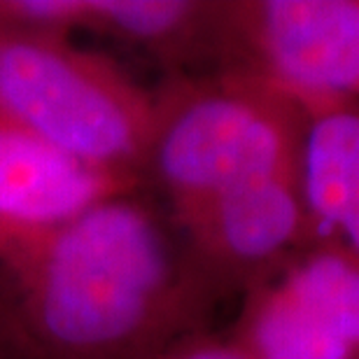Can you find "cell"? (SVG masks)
<instances>
[{"instance_id":"cell-1","label":"cell","mask_w":359,"mask_h":359,"mask_svg":"<svg viewBox=\"0 0 359 359\" xmlns=\"http://www.w3.org/2000/svg\"><path fill=\"white\" fill-rule=\"evenodd\" d=\"M210 306L173 222L138 191L0 266V332L28 359H149Z\"/></svg>"},{"instance_id":"cell-2","label":"cell","mask_w":359,"mask_h":359,"mask_svg":"<svg viewBox=\"0 0 359 359\" xmlns=\"http://www.w3.org/2000/svg\"><path fill=\"white\" fill-rule=\"evenodd\" d=\"M306 114L266 84L231 70L168 75L154 89L145 177L187 219L222 194L299 168Z\"/></svg>"},{"instance_id":"cell-3","label":"cell","mask_w":359,"mask_h":359,"mask_svg":"<svg viewBox=\"0 0 359 359\" xmlns=\"http://www.w3.org/2000/svg\"><path fill=\"white\" fill-rule=\"evenodd\" d=\"M0 112L89 166L145 177L154 91L70 35L0 24Z\"/></svg>"},{"instance_id":"cell-4","label":"cell","mask_w":359,"mask_h":359,"mask_svg":"<svg viewBox=\"0 0 359 359\" xmlns=\"http://www.w3.org/2000/svg\"><path fill=\"white\" fill-rule=\"evenodd\" d=\"M217 70L283 93L306 117L359 100V0H226Z\"/></svg>"},{"instance_id":"cell-5","label":"cell","mask_w":359,"mask_h":359,"mask_svg":"<svg viewBox=\"0 0 359 359\" xmlns=\"http://www.w3.org/2000/svg\"><path fill=\"white\" fill-rule=\"evenodd\" d=\"M229 336L250 359H359V257L308 243L243 294Z\"/></svg>"},{"instance_id":"cell-6","label":"cell","mask_w":359,"mask_h":359,"mask_svg":"<svg viewBox=\"0 0 359 359\" xmlns=\"http://www.w3.org/2000/svg\"><path fill=\"white\" fill-rule=\"evenodd\" d=\"M173 226L210 304L245 294L318 238L299 168L236 187Z\"/></svg>"},{"instance_id":"cell-7","label":"cell","mask_w":359,"mask_h":359,"mask_svg":"<svg viewBox=\"0 0 359 359\" xmlns=\"http://www.w3.org/2000/svg\"><path fill=\"white\" fill-rule=\"evenodd\" d=\"M140 180L89 166L0 112V266Z\"/></svg>"},{"instance_id":"cell-8","label":"cell","mask_w":359,"mask_h":359,"mask_svg":"<svg viewBox=\"0 0 359 359\" xmlns=\"http://www.w3.org/2000/svg\"><path fill=\"white\" fill-rule=\"evenodd\" d=\"M226 0H75V28L138 47L168 75L219 68Z\"/></svg>"},{"instance_id":"cell-9","label":"cell","mask_w":359,"mask_h":359,"mask_svg":"<svg viewBox=\"0 0 359 359\" xmlns=\"http://www.w3.org/2000/svg\"><path fill=\"white\" fill-rule=\"evenodd\" d=\"M149 359H250L236 346L231 336H217L205 332H191L168 343Z\"/></svg>"},{"instance_id":"cell-10","label":"cell","mask_w":359,"mask_h":359,"mask_svg":"<svg viewBox=\"0 0 359 359\" xmlns=\"http://www.w3.org/2000/svg\"><path fill=\"white\" fill-rule=\"evenodd\" d=\"M0 343H7V341H5V336H3V332H0Z\"/></svg>"}]
</instances>
